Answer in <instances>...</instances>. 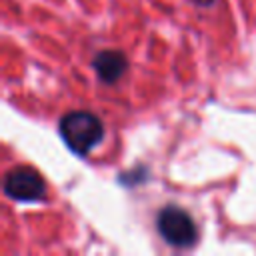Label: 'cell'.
Masks as SVG:
<instances>
[{
  "label": "cell",
  "mask_w": 256,
  "mask_h": 256,
  "mask_svg": "<svg viewBox=\"0 0 256 256\" xmlns=\"http://www.w3.org/2000/svg\"><path fill=\"white\" fill-rule=\"evenodd\" d=\"M60 136L66 146L78 154H90L104 140V124L102 120L86 110H72L60 118Z\"/></svg>",
  "instance_id": "1"
},
{
  "label": "cell",
  "mask_w": 256,
  "mask_h": 256,
  "mask_svg": "<svg viewBox=\"0 0 256 256\" xmlns=\"http://www.w3.org/2000/svg\"><path fill=\"white\" fill-rule=\"evenodd\" d=\"M158 234L176 248H190L198 240V226L194 218L180 206L168 204L156 214Z\"/></svg>",
  "instance_id": "2"
},
{
  "label": "cell",
  "mask_w": 256,
  "mask_h": 256,
  "mask_svg": "<svg viewBox=\"0 0 256 256\" xmlns=\"http://www.w3.org/2000/svg\"><path fill=\"white\" fill-rule=\"evenodd\" d=\"M2 190L10 200L16 202H36L46 194L44 178L28 166H16L6 172Z\"/></svg>",
  "instance_id": "3"
},
{
  "label": "cell",
  "mask_w": 256,
  "mask_h": 256,
  "mask_svg": "<svg viewBox=\"0 0 256 256\" xmlns=\"http://www.w3.org/2000/svg\"><path fill=\"white\" fill-rule=\"evenodd\" d=\"M92 66L102 82L114 84L124 76V72L128 68V60L120 50H100L94 56Z\"/></svg>",
  "instance_id": "4"
},
{
  "label": "cell",
  "mask_w": 256,
  "mask_h": 256,
  "mask_svg": "<svg viewBox=\"0 0 256 256\" xmlns=\"http://www.w3.org/2000/svg\"><path fill=\"white\" fill-rule=\"evenodd\" d=\"M196 4H200V6H210V4H214V0H194Z\"/></svg>",
  "instance_id": "5"
}]
</instances>
